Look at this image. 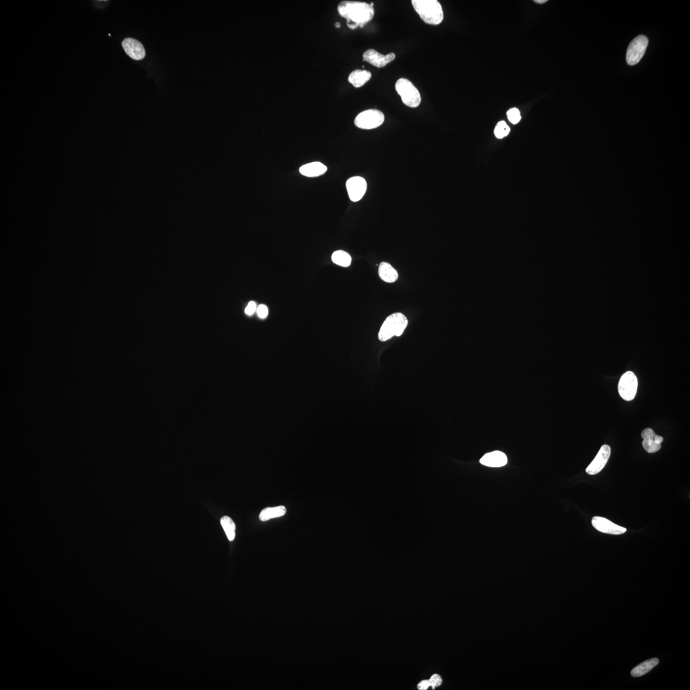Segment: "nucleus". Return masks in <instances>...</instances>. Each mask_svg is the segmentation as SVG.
I'll return each mask as SVG.
<instances>
[{
	"instance_id": "9d476101",
	"label": "nucleus",
	"mask_w": 690,
	"mask_h": 690,
	"mask_svg": "<svg viewBox=\"0 0 690 690\" xmlns=\"http://www.w3.org/2000/svg\"><path fill=\"white\" fill-rule=\"evenodd\" d=\"M592 524L598 531L605 534L620 535L627 531L626 528L619 526L603 517H593L592 519Z\"/></svg>"
},
{
	"instance_id": "5701e85b",
	"label": "nucleus",
	"mask_w": 690,
	"mask_h": 690,
	"mask_svg": "<svg viewBox=\"0 0 690 690\" xmlns=\"http://www.w3.org/2000/svg\"><path fill=\"white\" fill-rule=\"evenodd\" d=\"M507 116H508L509 122L513 123V124H516V123H519L520 120H521V115H520V111L516 109V108H512V109L509 110L508 112H507Z\"/></svg>"
},
{
	"instance_id": "6e6552de",
	"label": "nucleus",
	"mask_w": 690,
	"mask_h": 690,
	"mask_svg": "<svg viewBox=\"0 0 690 690\" xmlns=\"http://www.w3.org/2000/svg\"><path fill=\"white\" fill-rule=\"evenodd\" d=\"M346 186L350 200L359 202L364 197L367 190V183L364 178L354 177L347 180Z\"/></svg>"
},
{
	"instance_id": "c85d7f7f",
	"label": "nucleus",
	"mask_w": 690,
	"mask_h": 690,
	"mask_svg": "<svg viewBox=\"0 0 690 690\" xmlns=\"http://www.w3.org/2000/svg\"><path fill=\"white\" fill-rule=\"evenodd\" d=\"M335 26H336V28H339V27H340V24H339V23H336V24H335Z\"/></svg>"
},
{
	"instance_id": "39448f33",
	"label": "nucleus",
	"mask_w": 690,
	"mask_h": 690,
	"mask_svg": "<svg viewBox=\"0 0 690 690\" xmlns=\"http://www.w3.org/2000/svg\"><path fill=\"white\" fill-rule=\"evenodd\" d=\"M384 120L385 116L382 112L371 109L359 113L355 118L354 123L358 128L370 130L380 127Z\"/></svg>"
},
{
	"instance_id": "cd10ccee",
	"label": "nucleus",
	"mask_w": 690,
	"mask_h": 690,
	"mask_svg": "<svg viewBox=\"0 0 690 690\" xmlns=\"http://www.w3.org/2000/svg\"><path fill=\"white\" fill-rule=\"evenodd\" d=\"M534 2H536L537 4H545L547 2V0H535Z\"/></svg>"
},
{
	"instance_id": "0eeeda50",
	"label": "nucleus",
	"mask_w": 690,
	"mask_h": 690,
	"mask_svg": "<svg viewBox=\"0 0 690 690\" xmlns=\"http://www.w3.org/2000/svg\"><path fill=\"white\" fill-rule=\"evenodd\" d=\"M638 380L637 377L632 372L625 373L620 378L618 391L623 400L632 401L635 398L637 392Z\"/></svg>"
},
{
	"instance_id": "f8f14e48",
	"label": "nucleus",
	"mask_w": 690,
	"mask_h": 690,
	"mask_svg": "<svg viewBox=\"0 0 690 690\" xmlns=\"http://www.w3.org/2000/svg\"><path fill=\"white\" fill-rule=\"evenodd\" d=\"M641 436L643 439V447L648 452L655 453L661 449V444L663 441V438L656 435L652 429H645Z\"/></svg>"
},
{
	"instance_id": "393cba45",
	"label": "nucleus",
	"mask_w": 690,
	"mask_h": 690,
	"mask_svg": "<svg viewBox=\"0 0 690 690\" xmlns=\"http://www.w3.org/2000/svg\"><path fill=\"white\" fill-rule=\"evenodd\" d=\"M256 312L257 314H258V316L260 318L264 319L265 318H267L268 314H269V310H268V308L266 306L261 305H260L258 308H257Z\"/></svg>"
},
{
	"instance_id": "7ed1b4c3",
	"label": "nucleus",
	"mask_w": 690,
	"mask_h": 690,
	"mask_svg": "<svg viewBox=\"0 0 690 690\" xmlns=\"http://www.w3.org/2000/svg\"><path fill=\"white\" fill-rule=\"evenodd\" d=\"M408 325V320L402 313H396L389 316L381 327L378 338L386 341L394 336H400Z\"/></svg>"
},
{
	"instance_id": "1a4fd4ad",
	"label": "nucleus",
	"mask_w": 690,
	"mask_h": 690,
	"mask_svg": "<svg viewBox=\"0 0 690 690\" xmlns=\"http://www.w3.org/2000/svg\"><path fill=\"white\" fill-rule=\"evenodd\" d=\"M611 449L609 445H603L599 450L598 455H596L593 462L587 468L586 472L589 475H596L600 472L605 466L606 465L608 460H609Z\"/></svg>"
},
{
	"instance_id": "a211bd4d",
	"label": "nucleus",
	"mask_w": 690,
	"mask_h": 690,
	"mask_svg": "<svg viewBox=\"0 0 690 690\" xmlns=\"http://www.w3.org/2000/svg\"><path fill=\"white\" fill-rule=\"evenodd\" d=\"M659 663L658 658H655L650 659L641 663L639 665L635 666L634 669L631 671V675L634 678L642 676L645 674L650 673V672Z\"/></svg>"
},
{
	"instance_id": "6ab92c4d",
	"label": "nucleus",
	"mask_w": 690,
	"mask_h": 690,
	"mask_svg": "<svg viewBox=\"0 0 690 690\" xmlns=\"http://www.w3.org/2000/svg\"><path fill=\"white\" fill-rule=\"evenodd\" d=\"M287 513L285 506H281L274 508H267L262 510L260 514V520L262 522L267 521L274 518L282 517Z\"/></svg>"
},
{
	"instance_id": "b1692460",
	"label": "nucleus",
	"mask_w": 690,
	"mask_h": 690,
	"mask_svg": "<svg viewBox=\"0 0 690 690\" xmlns=\"http://www.w3.org/2000/svg\"><path fill=\"white\" fill-rule=\"evenodd\" d=\"M429 681L433 689H435V688H437V687L440 686L442 683V679L441 676L439 675V674H434V675L431 677L430 679H429Z\"/></svg>"
},
{
	"instance_id": "4be33fe9",
	"label": "nucleus",
	"mask_w": 690,
	"mask_h": 690,
	"mask_svg": "<svg viewBox=\"0 0 690 690\" xmlns=\"http://www.w3.org/2000/svg\"><path fill=\"white\" fill-rule=\"evenodd\" d=\"M509 132H510V128L504 121L499 122L496 126L495 131H494L496 137L499 139L506 137L509 135Z\"/></svg>"
},
{
	"instance_id": "bb28decb",
	"label": "nucleus",
	"mask_w": 690,
	"mask_h": 690,
	"mask_svg": "<svg viewBox=\"0 0 690 690\" xmlns=\"http://www.w3.org/2000/svg\"><path fill=\"white\" fill-rule=\"evenodd\" d=\"M429 687H431V686L430 683H429V680L422 681L420 682V683L418 684V688L419 690H426L428 689L429 688Z\"/></svg>"
},
{
	"instance_id": "4468645a",
	"label": "nucleus",
	"mask_w": 690,
	"mask_h": 690,
	"mask_svg": "<svg viewBox=\"0 0 690 690\" xmlns=\"http://www.w3.org/2000/svg\"><path fill=\"white\" fill-rule=\"evenodd\" d=\"M480 463L489 467H501L507 464L508 458L504 452L495 450L484 455Z\"/></svg>"
},
{
	"instance_id": "aec40b11",
	"label": "nucleus",
	"mask_w": 690,
	"mask_h": 690,
	"mask_svg": "<svg viewBox=\"0 0 690 690\" xmlns=\"http://www.w3.org/2000/svg\"><path fill=\"white\" fill-rule=\"evenodd\" d=\"M221 524L222 525L229 541L232 542L235 537L236 526L235 523L233 522L231 518L225 516L221 519Z\"/></svg>"
},
{
	"instance_id": "ddd939ff",
	"label": "nucleus",
	"mask_w": 690,
	"mask_h": 690,
	"mask_svg": "<svg viewBox=\"0 0 690 690\" xmlns=\"http://www.w3.org/2000/svg\"><path fill=\"white\" fill-rule=\"evenodd\" d=\"M125 52L133 60H142L145 56V50L142 44L132 38H127L122 42Z\"/></svg>"
},
{
	"instance_id": "a878e982",
	"label": "nucleus",
	"mask_w": 690,
	"mask_h": 690,
	"mask_svg": "<svg viewBox=\"0 0 690 690\" xmlns=\"http://www.w3.org/2000/svg\"><path fill=\"white\" fill-rule=\"evenodd\" d=\"M256 304L253 302V301H251V302L249 303L248 305L247 306V307L245 309V313L247 315L251 316L256 312Z\"/></svg>"
},
{
	"instance_id": "dca6fc26",
	"label": "nucleus",
	"mask_w": 690,
	"mask_h": 690,
	"mask_svg": "<svg viewBox=\"0 0 690 690\" xmlns=\"http://www.w3.org/2000/svg\"><path fill=\"white\" fill-rule=\"evenodd\" d=\"M372 78V73L365 70L357 69L350 74L348 80L355 88L364 86Z\"/></svg>"
},
{
	"instance_id": "412c9836",
	"label": "nucleus",
	"mask_w": 690,
	"mask_h": 690,
	"mask_svg": "<svg viewBox=\"0 0 690 690\" xmlns=\"http://www.w3.org/2000/svg\"><path fill=\"white\" fill-rule=\"evenodd\" d=\"M332 260L334 264L343 267H349L352 262V258L350 254L342 250L334 252L332 255Z\"/></svg>"
},
{
	"instance_id": "f03ea898",
	"label": "nucleus",
	"mask_w": 690,
	"mask_h": 690,
	"mask_svg": "<svg viewBox=\"0 0 690 690\" xmlns=\"http://www.w3.org/2000/svg\"><path fill=\"white\" fill-rule=\"evenodd\" d=\"M412 4L421 19L427 24L438 25L444 19L442 5L437 0H413Z\"/></svg>"
},
{
	"instance_id": "9b49d317",
	"label": "nucleus",
	"mask_w": 690,
	"mask_h": 690,
	"mask_svg": "<svg viewBox=\"0 0 690 690\" xmlns=\"http://www.w3.org/2000/svg\"><path fill=\"white\" fill-rule=\"evenodd\" d=\"M363 58H364V61L372 64L376 68H382L395 60L396 55L394 53H391L388 55H383L373 50V49H370V50L365 51L363 54Z\"/></svg>"
},
{
	"instance_id": "20e7f679",
	"label": "nucleus",
	"mask_w": 690,
	"mask_h": 690,
	"mask_svg": "<svg viewBox=\"0 0 690 690\" xmlns=\"http://www.w3.org/2000/svg\"><path fill=\"white\" fill-rule=\"evenodd\" d=\"M395 89L404 104L411 107H417L420 105L421 102L420 93L408 79H399L396 83Z\"/></svg>"
},
{
	"instance_id": "f3484780",
	"label": "nucleus",
	"mask_w": 690,
	"mask_h": 690,
	"mask_svg": "<svg viewBox=\"0 0 690 690\" xmlns=\"http://www.w3.org/2000/svg\"><path fill=\"white\" fill-rule=\"evenodd\" d=\"M378 274L383 282L389 283L395 282L398 278V273L390 264L382 262L378 268Z\"/></svg>"
},
{
	"instance_id": "2eb2a0df",
	"label": "nucleus",
	"mask_w": 690,
	"mask_h": 690,
	"mask_svg": "<svg viewBox=\"0 0 690 690\" xmlns=\"http://www.w3.org/2000/svg\"><path fill=\"white\" fill-rule=\"evenodd\" d=\"M328 171V167L320 162H313L300 167V174L307 177H316L321 176Z\"/></svg>"
},
{
	"instance_id": "423d86ee",
	"label": "nucleus",
	"mask_w": 690,
	"mask_h": 690,
	"mask_svg": "<svg viewBox=\"0 0 690 690\" xmlns=\"http://www.w3.org/2000/svg\"><path fill=\"white\" fill-rule=\"evenodd\" d=\"M648 44V38L644 35L638 36L631 42L627 53L628 65L635 66L640 62L647 50Z\"/></svg>"
},
{
	"instance_id": "f257e3e1",
	"label": "nucleus",
	"mask_w": 690,
	"mask_h": 690,
	"mask_svg": "<svg viewBox=\"0 0 690 690\" xmlns=\"http://www.w3.org/2000/svg\"><path fill=\"white\" fill-rule=\"evenodd\" d=\"M374 4L355 1H343L339 4L338 11L347 20L351 30L363 28L373 19L375 15Z\"/></svg>"
}]
</instances>
